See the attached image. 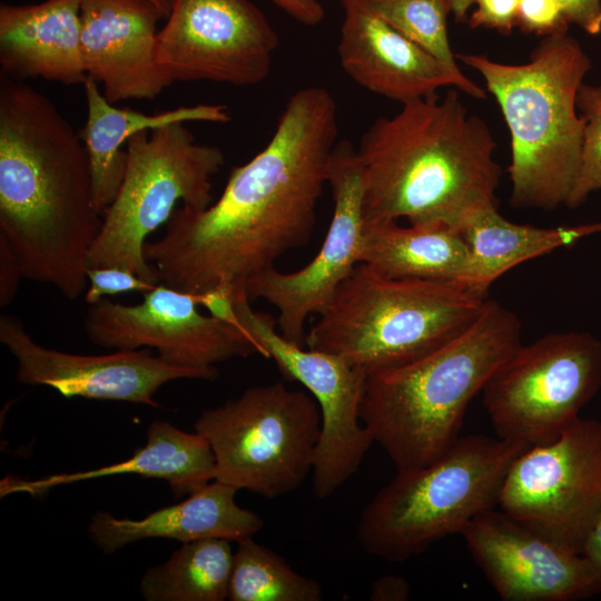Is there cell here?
<instances>
[{
    "label": "cell",
    "instance_id": "e0dca14e",
    "mask_svg": "<svg viewBox=\"0 0 601 601\" xmlns=\"http://www.w3.org/2000/svg\"><path fill=\"white\" fill-rule=\"evenodd\" d=\"M461 535L475 563L503 601H578L601 592L588 560L492 508Z\"/></svg>",
    "mask_w": 601,
    "mask_h": 601
},
{
    "label": "cell",
    "instance_id": "f1b7e54d",
    "mask_svg": "<svg viewBox=\"0 0 601 601\" xmlns=\"http://www.w3.org/2000/svg\"><path fill=\"white\" fill-rule=\"evenodd\" d=\"M578 109L585 119L578 171L565 204L577 208L588 196L601 189V102L578 95Z\"/></svg>",
    "mask_w": 601,
    "mask_h": 601
},
{
    "label": "cell",
    "instance_id": "8d00e7d4",
    "mask_svg": "<svg viewBox=\"0 0 601 601\" xmlns=\"http://www.w3.org/2000/svg\"><path fill=\"white\" fill-rule=\"evenodd\" d=\"M297 22L316 26L325 17V10L317 0H270Z\"/></svg>",
    "mask_w": 601,
    "mask_h": 601
},
{
    "label": "cell",
    "instance_id": "30bf717a",
    "mask_svg": "<svg viewBox=\"0 0 601 601\" xmlns=\"http://www.w3.org/2000/svg\"><path fill=\"white\" fill-rule=\"evenodd\" d=\"M601 387V341L588 332L521 344L485 384L495 435L528 446L555 440Z\"/></svg>",
    "mask_w": 601,
    "mask_h": 601
},
{
    "label": "cell",
    "instance_id": "44dd1931",
    "mask_svg": "<svg viewBox=\"0 0 601 601\" xmlns=\"http://www.w3.org/2000/svg\"><path fill=\"white\" fill-rule=\"evenodd\" d=\"M237 491L213 480L185 501L161 508L141 520L117 519L108 512H97L88 530L104 553H114L129 543L150 538L183 543L208 538L238 542L260 531L264 520L237 505Z\"/></svg>",
    "mask_w": 601,
    "mask_h": 601
},
{
    "label": "cell",
    "instance_id": "8fae6325",
    "mask_svg": "<svg viewBox=\"0 0 601 601\" xmlns=\"http://www.w3.org/2000/svg\"><path fill=\"white\" fill-rule=\"evenodd\" d=\"M496 508L581 554L601 513V421L578 417L552 442L522 452L506 472Z\"/></svg>",
    "mask_w": 601,
    "mask_h": 601
},
{
    "label": "cell",
    "instance_id": "603a6c76",
    "mask_svg": "<svg viewBox=\"0 0 601 601\" xmlns=\"http://www.w3.org/2000/svg\"><path fill=\"white\" fill-rule=\"evenodd\" d=\"M83 88L87 120L81 139L89 159L95 206L101 216L121 185L127 161L126 150L121 147L134 135L177 122L226 124L230 120L224 105L180 106L149 115L132 108H117L91 78H87Z\"/></svg>",
    "mask_w": 601,
    "mask_h": 601
},
{
    "label": "cell",
    "instance_id": "cb8c5ba5",
    "mask_svg": "<svg viewBox=\"0 0 601 601\" xmlns=\"http://www.w3.org/2000/svg\"><path fill=\"white\" fill-rule=\"evenodd\" d=\"M362 263L390 278L454 282L475 290L469 247L459 231L444 227L364 224Z\"/></svg>",
    "mask_w": 601,
    "mask_h": 601
},
{
    "label": "cell",
    "instance_id": "3957f363",
    "mask_svg": "<svg viewBox=\"0 0 601 601\" xmlns=\"http://www.w3.org/2000/svg\"><path fill=\"white\" fill-rule=\"evenodd\" d=\"M487 125L455 89L402 104L362 135L364 224L406 218L412 226L461 230L496 207L501 168Z\"/></svg>",
    "mask_w": 601,
    "mask_h": 601
},
{
    "label": "cell",
    "instance_id": "484cf974",
    "mask_svg": "<svg viewBox=\"0 0 601 601\" xmlns=\"http://www.w3.org/2000/svg\"><path fill=\"white\" fill-rule=\"evenodd\" d=\"M233 561L227 539L186 542L166 562L145 572L139 590L147 601H223Z\"/></svg>",
    "mask_w": 601,
    "mask_h": 601
},
{
    "label": "cell",
    "instance_id": "836d02e7",
    "mask_svg": "<svg viewBox=\"0 0 601 601\" xmlns=\"http://www.w3.org/2000/svg\"><path fill=\"white\" fill-rule=\"evenodd\" d=\"M235 290L231 285H217L197 295L198 305L205 307L214 318L229 325H237Z\"/></svg>",
    "mask_w": 601,
    "mask_h": 601
},
{
    "label": "cell",
    "instance_id": "5bb4252c",
    "mask_svg": "<svg viewBox=\"0 0 601 601\" xmlns=\"http://www.w3.org/2000/svg\"><path fill=\"white\" fill-rule=\"evenodd\" d=\"M334 201L328 231L316 256L303 268L282 273L265 269L245 284L248 298L273 305L279 333L304 346L308 316L321 314L341 283L362 263L364 237L362 167L348 141L335 145L327 169Z\"/></svg>",
    "mask_w": 601,
    "mask_h": 601
},
{
    "label": "cell",
    "instance_id": "7402d4cb",
    "mask_svg": "<svg viewBox=\"0 0 601 601\" xmlns=\"http://www.w3.org/2000/svg\"><path fill=\"white\" fill-rule=\"evenodd\" d=\"M138 474L166 481L176 496L191 494L215 480V456L207 440L187 433L166 421H154L145 446L122 462L72 473L52 474L39 480L8 475L0 482V496L13 493L40 495L55 486L105 476Z\"/></svg>",
    "mask_w": 601,
    "mask_h": 601
},
{
    "label": "cell",
    "instance_id": "7a4b0ae2",
    "mask_svg": "<svg viewBox=\"0 0 601 601\" xmlns=\"http://www.w3.org/2000/svg\"><path fill=\"white\" fill-rule=\"evenodd\" d=\"M100 226L81 137L46 96L1 73L0 239L23 278L77 299Z\"/></svg>",
    "mask_w": 601,
    "mask_h": 601
},
{
    "label": "cell",
    "instance_id": "74e56055",
    "mask_svg": "<svg viewBox=\"0 0 601 601\" xmlns=\"http://www.w3.org/2000/svg\"><path fill=\"white\" fill-rule=\"evenodd\" d=\"M581 554L588 560L601 584V513L584 541Z\"/></svg>",
    "mask_w": 601,
    "mask_h": 601
},
{
    "label": "cell",
    "instance_id": "e575fe53",
    "mask_svg": "<svg viewBox=\"0 0 601 601\" xmlns=\"http://www.w3.org/2000/svg\"><path fill=\"white\" fill-rule=\"evenodd\" d=\"M23 278L18 259L8 246L0 239V305H9L18 290L20 279Z\"/></svg>",
    "mask_w": 601,
    "mask_h": 601
},
{
    "label": "cell",
    "instance_id": "d6986e66",
    "mask_svg": "<svg viewBox=\"0 0 601 601\" xmlns=\"http://www.w3.org/2000/svg\"><path fill=\"white\" fill-rule=\"evenodd\" d=\"M160 19L149 0H80L83 66L110 102L154 99L171 85L156 59Z\"/></svg>",
    "mask_w": 601,
    "mask_h": 601
},
{
    "label": "cell",
    "instance_id": "6da1fadb",
    "mask_svg": "<svg viewBox=\"0 0 601 601\" xmlns=\"http://www.w3.org/2000/svg\"><path fill=\"white\" fill-rule=\"evenodd\" d=\"M337 137L333 95L318 86L294 92L267 145L231 169L218 200L201 210L177 207L162 236L146 243L159 283L193 295L217 285L245 288L305 247Z\"/></svg>",
    "mask_w": 601,
    "mask_h": 601
},
{
    "label": "cell",
    "instance_id": "8992f818",
    "mask_svg": "<svg viewBox=\"0 0 601 601\" xmlns=\"http://www.w3.org/2000/svg\"><path fill=\"white\" fill-rule=\"evenodd\" d=\"M485 300L461 283L390 278L359 263L319 314L305 345L367 375L388 371L455 338Z\"/></svg>",
    "mask_w": 601,
    "mask_h": 601
},
{
    "label": "cell",
    "instance_id": "d6a6232c",
    "mask_svg": "<svg viewBox=\"0 0 601 601\" xmlns=\"http://www.w3.org/2000/svg\"><path fill=\"white\" fill-rule=\"evenodd\" d=\"M565 21L589 35L601 32V0H556Z\"/></svg>",
    "mask_w": 601,
    "mask_h": 601
},
{
    "label": "cell",
    "instance_id": "7c38bea8",
    "mask_svg": "<svg viewBox=\"0 0 601 601\" xmlns=\"http://www.w3.org/2000/svg\"><path fill=\"white\" fill-rule=\"evenodd\" d=\"M237 325L274 359L283 376L300 383L321 410L322 427L313 465V491L327 499L359 469L374 443L359 410L367 374L343 358L304 348L278 331L268 313L253 309L246 292L235 294Z\"/></svg>",
    "mask_w": 601,
    "mask_h": 601
},
{
    "label": "cell",
    "instance_id": "9a60e30c",
    "mask_svg": "<svg viewBox=\"0 0 601 601\" xmlns=\"http://www.w3.org/2000/svg\"><path fill=\"white\" fill-rule=\"evenodd\" d=\"M198 306L197 295L159 283L136 305L105 298L90 305L83 328L104 348H155L165 362L186 368L211 370L234 357L260 354L239 326L204 315Z\"/></svg>",
    "mask_w": 601,
    "mask_h": 601
},
{
    "label": "cell",
    "instance_id": "f546056e",
    "mask_svg": "<svg viewBox=\"0 0 601 601\" xmlns=\"http://www.w3.org/2000/svg\"><path fill=\"white\" fill-rule=\"evenodd\" d=\"M88 286L85 302L90 306L105 296L122 293H147L156 285L138 277L135 273L119 267L87 268Z\"/></svg>",
    "mask_w": 601,
    "mask_h": 601
},
{
    "label": "cell",
    "instance_id": "52a82bcc",
    "mask_svg": "<svg viewBox=\"0 0 601 601\" xmlns=\"http://www.w3.org/2000/svg\"><path fill=\"white\" fill-rule=\"evenodd\" d=\"M529 447L471 434L431 464L396 472L361 513V546L371 555L404 562L437 540L461 534L474 516L496 506L509 467Z\"/></svg>",
    "mask_w": 601,
    "mask_h": 601
},
{
    "label": "cell",
    "instance_id": "ac0fdd59",
    "mask_svg": "<svg viewBox=\"0 0 601 601\" xmlns=\"http://www.w3.org/2000/svg\"><path fill=\"white\" fill-rule=\"evenodd\" d=\"M339 62L357 85L401 104L434 95L445 86L486 98L474 81L462 80L424 48L394 29L363 0H342Z\"/></svg>",
    "mask_w": 601,
    "mask_h": 601
},
{
    "label": "cell",
    "instance_id": "5b68a950",
    "mask_svg": "<svg viewBox=\"0 0 601 601\" xmlns=\"http://www.w3.org/2000/svg\"><path fill=\"white\" fill-rule=\"evenodd\" d=\"M496 99L511 135V204L553 210L565 205L578 171L585 119L578 92L591 61L568 33L546 36L524 63L456 55Z\"/></svg>",
    "mask_w": 601,
    "mask_h": 601
},
{
    "label": "cell",
    "instance_id": "ab89813d",
    "mask_svg": "<svg viewBox=\"0 0 601 601\" xmlns=\"http://www.w3.org/2000/svg\"><path fill=\"white\" fill-rule=\"evenodd\" d=\"M578 95L589 100L601 102V86H590L582 83Z\"/></svg>",
    "mask_w": 601,
    "mask_h": 601
},
{
    "label": "cell",
    "instance_id": "d4e9b609",
    "mask_svg": "<svg viewBox=\"0 0 601 601\" xmlns=\"http://www.w3.org/2000/svg\"><path fill=\"white\" fill-rule=\"evenodd\" d=\"M601 231V221L577 226L535 227L505 219L496 207L473 218L462 230L474 265V289L490 286L512 267Z\"/></svg>",
    "mask_w": 601,
    "mask_h": 601
},
{
    "label": "cell",
    "instance_id": "ba28073f",
    "mask_svg": "<svg viewBox=\"0 0 601 601\" xmlns=\"http://www.w3.org/2000/svg\"><path fill=\"white\" fill-rule=\"evenodd\" d=\"M126 147L121 185L101 216L86 266L124 268L157 285L145 257L148 236L167 224L178 203L196 210L213 204L211 178L225 158L218 146L197 142L185 122L140 131Z\"/></svg>",
    "mask_w": 601,
    "mask_h": 601
},
{
    "label": "cell",
    "instance_id": "4fadbf2b",
    "mask_svg": "<svg viewBox=\"0 0 601 601\" xmlns=\"http://www.w3.org/2000/svg\"><path fill=\"white\" fill-rule=\"evenodd\" d=\"M278 36L250 0H174L156 59L171 81L245 87L269 75Z\"/></svg>",
    "mask_w": 601,
    "mask_h": 601
},
{
    "label": "cell",
    "instance_id": "d590c367",
    "mask_svg": "<svg viewBox=\"0 0 601 601\" xmlns=\"http://www.w3.org/2000/svg\"><path fill=\"white\" fill-rule=\"evenodd\" d=\"M410 595L411 585L407 579L387 574L373 582L368 598L372 601H406Z\"/></svg>",
    "mask_w": 601,
    "mask_h": 601
},
{
    "label": "cell",
    "instance_id": "1f68e13d",
    "mask_svg": "<svg viewBox=\"0 0 601 601\" xmlns=\"http://www.w3.org/2000/svg\"><path fill=\"white\" fill-rule=\"evenodd\" d=\"M520 0H474L476 8L469 18L472 28H490L510 33L518 23Z\"/></svg>",
    "mask_w": 601,
    "mask_h": 601
},
{
    "label": "cell",
    "instance_id": "4dcf8cb0",
    "mask_svg": "<svg viewBox=\"0 0 601 601\" xmlns=\"http://www.w3.org/2000/svg\"><path fill=\"white\" fill-rule=\"evenodd\" d=\"M516 26L524 32L543 37L569 28L556 0H520Z\"/></svg>",
    "mask_w": 601,
    "mask_h": 601
},
{
    "label": "cell",
    "instance_id": "4316f807",
    "mask_svg": "<svg viewBox=\"0 0 601 601\" xmlns=\"http://www.w3.org/2000/svg\"><path fill=\"white\" fill-rule=\"evenodd\" d=\"M227 599L230 601H321V584L253 540L237 542Z\"/></svg>",
    "mask_w": 601,
    "mask_h": 601
},
{
    "label": "cell",
    "instance_id": "f35d334b",
    "mask_svg": "<svg viewBox=\"0 0 601 601\" xmlns=\"http://www.w3.org/2000/svg\"><path fill=\"white\" fill-rule=\"evenodd\" d=\"M450 4L451 12L454 13L457 20H463L470 7L474 4V0H446Z\"/></svg>",
    "mask_w": 601,
    "mask_h": 601
},
{
    "label": "cell",
    "instance_id": "277c9868",
    "mask_svg": "<svg viewBox=\"0 0 601 601\" xmlns=\"http://www.w3.org/2000/svg\"><path fill=\"white\" fill-rule=\"evenodd\" d=\"M521 344L515 313L486 298L455 338L407 365L367 375L361 421L397 473L431 464L457 441L469 404Z\"/></svg>",
    "mask_w": 601,
    "mask_h": 601
},
{
    "label": "cell",
    "instance_id": "ffe728a7",
    "mask_svg": "<svg viewBox=\"0 0 601 601\" xmlns=\"http://www.w3.org/2000/svg\"><path fill=\"white\" fill-rule=\"evenodd\" d=\"M1 73L22 80L43 78L85 83L80 0H46L0 6Z\"/></svg>",
    "mask_w": 601,
    "mask_h": 601
},
{
    "label": "cell",
    "instance_id": "2e32d148",
    "mask_svg": "<svg viewBox=\"0 0 601 601\" xmlns=\"http://www.w3.org/2000/svg\"><path fill=\"white\" fill-rule=\"evenodd\" d=\"M0 342L17 359L16 378L21 384L47 385L65 397L122 401L157 407L155 393L179 378L214 381L217 367L186 368L171 365L150 348L117 351L108 355H79L37 343L22 322L0 317Z\"/></svg>",
    "mask_w": 601,
    "mask_h": 601
},
{
    "label": "cell",
    "instance_id": "60d3db41",
    "mask_svg": "<svg viewBox=\"0 0 601 601\" xmlns=\"http://www.w3.org/2000/svg\"><path fill=\"white\" fill-rule=\"evenodd\" d=\"M162 14L164 18H166L171 9V4L174 0H149Z\"/></svg>",
    "mask_w": 601,
    "mask_h": 601
},
{
    "label": "cell",
    "instance_id": "9c48e42d",
    "mask_svg": "<svg viewBox=\"0 0 601 601\" xmlns=\"http://www.w3.org/2000/svg\"><path fill=\"white\" fill-rule=\"evenodd\" d=\"M322 415L317 402L283 382L245 390L203 411L195 432L215 456V480L275 499L313 471Z\"/></svg>",
    "mask_w": 601,
    "mask_h": 601
},
{
    "label": "cell",
    "instance_id": "83f0119b",
    "mask_svg": "<svg viewBox=\"0 0 601 601\" xmlns=\"http://www.w3.org/2000/svg\"><path fill=\"white\" fill-rule=\"evenodd\" d=\"M394 29L437 58L456 77L469 81L452 52L447 36L446 0H363Z\"/></svg>",
    "mask_w": 601,
    "mask_h": 601
}]
</instances>
